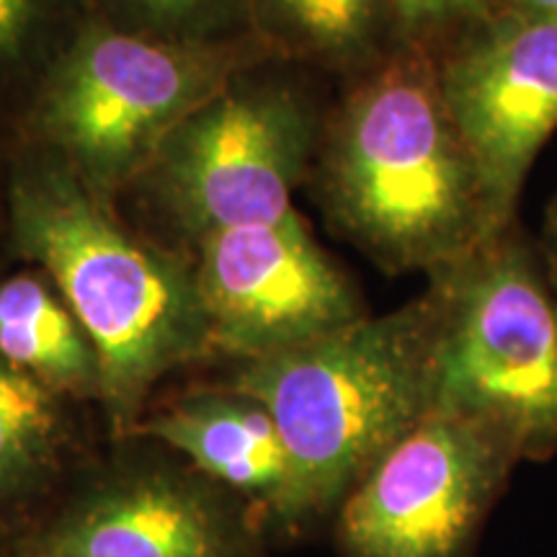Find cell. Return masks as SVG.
Wrapping results in <instances>:
<instances>
[{
  "label": "cell",
  "mask_w": 557,
  "mask_h": 557,
  "mask_svg": "<svg viewBox=\"0 0 557 557\" xmlns=\"http://www.w3.org/2000/svg\"><path fill=\"white\" fill-rule=\"evenodd\" d=\"M315 178L333 227L393 274H436L500 230L423 52L393 50L359 73L320 129Z\"/></svg>",
  "instance_id": "6da1fadb"
},
{
  "label": "cell",
  "mask_w": 557,
  "mask_h": 557,
  "mask_svg": "<svg viewBox=\"0 0 557 557\" xmlns=\"http://www.w3.org/2000/svg\"><path fill=\"white\" fill-rule=\"evenodd\" d=\"M9 259L58 287L96 348L101 403L122 431L152 387L212 351L194 267L139 240L60 158L13 139Z\"/></svg>",
  "instance_id": "7a4b0ae2"
},
{
  "label": "cell",
  "mask_w": 557,
  "mask_h": 557,
  "mask_svg": "<svg viewBox=\"0 0 557 557\" xmlns=\"http://www.w3.org/2000/svg\"><path fill=\"white\" fill-rule=\"evenodd\" d=\"M434 292L271 357L243 361L230 389L259 400L287 449L271 511L299 529L331 517L354 485L436 406Z\"/></svg>",
  "instance_id": "3957f363"
},
{
  "label": "cell",
  "mask_w": 557,
  "mask_h": 557,
  "mask_svg": "<svg viewBox=\"0 0 557 557\" xmlns=\"http://www.w3.org/2000/svg\"><path fill=\"white\" fill-rule=\"evenodd\" d=\"M246 39L189 45L88 16L34 88L13 139L60 158L111 199L143 178L173 132L250 65Z\"/></svg>",
  "instance_id": "277c9868"
},
{
  "label": "cell",
  "mask_w": 557,
  "mask_h": 557,
  "mask_svg": "<svg viewBox=\"0 0 557 557\" xmlns=\"http://www.w3.org/2000/svg\"><path fill=\"white\" fill-rule=\"evenodd\" d=\"M436 406L506 434L524 462L557 457V287L513 220L431 274Z\"/></svg>",
  "instance_id": "5b68a950"
},
{
  "label": "cell",
  "mask_w": 557,
  "mask_h": 557,
  "mask_svg": "<svg viewBox=\"0 0 557 557\" xmlns=\"http://www.w3.org/2000/svg\"><path fill=\"white\" fill-rule=\"evenodd\" d=\"M318 143V116L299 90L238 75L165 139L143 178L199 243L295 212L292 194Z\"/></svg>",
  "instance_id": "8992f818"
},
{
  "label": "cell",
  "mask_w": 557,
  "mask_h": 557,
  "mask_svg": "<svg viewBox=\"0 0 557 557\" xmlns=\"http://www.w3.org/2000/svg\"><path fill=\"white\" fill-rule=\"evenodd\" d=\"M521 462L491 423L434 406L338 506L341 555L472 557Z\"/></svg>",
  "instance_id": "52a82bcc"
},
{
  "label": "cell",
  "mask_w": 557,
  "mask_h": 557,
  "mask_svg": "<svg viewBox=\"0 0 557 557\" xmlns=\"http://www.w3.org/2000/svg\"><path fill=\"white\" fill-rule=\"evenodd\" d=\"M194 276L218 351L253 361L364 318L359 292L297 212L197 243Z\"/></svg>",
  "instance_id": "ba28073f"
},
{
  "label": "cell",
  "mask_w": 557,
  "mask_h": 557,
  "mask_svg": "<svg viewBox=\"0 0 557 557\" xmlns=\"http://www.w3.org/2000/svg\"><path fill=\"white\" fill-rule=\"evenodd\" d=\"M436 65L493 214L511 225L529 171L557 129V24L498 9Z\"/></svg>",
  "instance_id": "9c48e42d"
},
{
  "label": "cell",
  "mask_w": 557,
  "mask_h": 557,
  "mask_svg": "<svg viewBox=\"0 0 557 557\" xmlns=\"http://www.w3.org/2000/svg\"><path fill=\"white\" fill-rule=\"evenodd\" d=\"M199 472L127 468L70 498L16 557H250L248 521Z\"/></svg>",
  "instance_id": "30bf717a"
},
{
  "label": "cell",
  "mask_w": 557,
  "mask_h": 557,
  "mask_svg": "<svg viewBox=\"0 0 557 557\" xmlns=\"http://www.w3.org/2000/svg\"><path fill=\"white\" fill-rule=\"evenodd\" d=\"M135 434L178 451L194 472L274 511L287 487V449L274 418L238 389L201 393L137 421Z\"/></svg>",
  "instance_id": "8fae6325"
},
{
  "label": "cell",
  "mask_w": 557,
  "mask_h": 557,
  "mask_svg": "<svg viewBox=\"0 0 557 557\" xmlns=\"http://www.w3.org/2000/svg\"><path fill=\"white\" fill-rule=\"evenodd\" d=\"M0 359L60 398H101V369L88 333L39 269L0 274Z\"/></svg>",
  "instance_id": "7c38bea8"
},
{
  "label": "cell",
  "mask_w": 557,
  "mask_h": 557,
  "mask_svg": "<svg viewBox=\"0 0 557 557\" xmlns=\"http://www.w3.org/2000/svg\"><path fill=\"white\" fill-rule=\"evenodd\" d=\"M256 29L299 58L359 75L393 52L389 0H253Z\"/></svg>",
  "instance_id": "4fadbf2b"
},
{
  "label": "cell",
  "mask_w": 557,
  "mask_h": 557,
  "mask_svg": "<svg viewBox=\"0 0 557 557\" xmlns=\"http://www.w3.org/2000/svg\"><path fill=\"white\" fill-rule=\"evenodd\" d=\"M60 395L0 359V508L37 491L65 444Z\"/></svg>",
  "instance_id": "5bb4252c"
},
{
  "label": "cell",
  "mask_w": 557,
  "mask_h": 557,
  "mask_svg": "<svg viewBox=\"0 0 557 557\" xmlns=\"http://www.w3.org/2000/svg\"><path fill=\"white\" fill-rule=\"evenodd\" d=\"M70 13L73 0H0V135H16L41 73L73 29Z\"/></svg>",
  "instance_id": "9a60e30c"
},
{
  "label": "cell",
  "mask_w": 557,
  "mask_h": 557,
  "mask_svg": "<svg viewBox=\"0 0 557 557\" xmlns=\"http://www.w3.org/2000/svg\"><path fill=\"white\" fill-rule=\"evenodd\" d=\"M103 18L145 37L212 45L256 26L253 0H103Z\"/></svg>",
  "instance_id": "2e32d148"
},
{
  "label": "cell",
  "mask_w": 557,
  "mask_h": 557,
  "mask_svg": "<svg viewBox=\"0 0 557 557\" xmlns=\"http://www.w3.org/2000/svg\"><path fill=\"white\" fill-rule=\"evenodd\" d=\"M393 13V50L423 52L438 60L459 32L449 0H389Z\"/></svg>",
  "instance_id": "e0dca14e"
},
{
  "label": "cell",
  "mask_w": 557,
  "mask_h": 557,
  "mask_svg": "<svg viewBox=\"0 0 557 557\" xmlns=\"http://www.w3.org/2000/svg\"><path fill=\"white\" fill-rule=\"evenodd\" d=\"M537 246L542 250V259H545V267L553 276L555 287H557V194L549 199V205L545 209V222H542V233Z\"/></svg>",
  "instance_id": "ac0fdd59"
},
{
  "label": "cell",
  "mask_w": 557,
  "mask_h": 557,
  "mask_svg": "<svg viewBox=\"0 0 557 557\" xmlns=\"http://www.w3.org/2000/svg\"><path fill=\"white\" fill-rule=\"evenodd\" d=\"M3 137V135H0ZM11 143L0 139V250H9V191H11Z\"/></svg>",
  "instance_id": "d6986e66"
},
{
  "label": "cell",
  "mask_w": 557,
  "mask_h": 557,
  "mask_svg": "<svg viewBox=\"0 0 557 557\" xmlns=\"http://www.w3.org/2000/svg\"><path fill=\"white\" fill-rule=\"evenodd\" d=\"M498 9L557 24V0H496Z\"/></svg>",
  "instance_id": "ffe728a7"
}]
</instances>
